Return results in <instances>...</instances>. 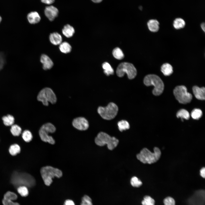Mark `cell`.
<instances>
[{
  "instance_id": "1",
  "label": "cell",
  "mask_w": 205,
  "mask_h": 205,
  "mask_svg": "<svg viewBox=\"0 0 205 205\" xmlns=\"http://www.w3.org/2000/svg\"><path fill=\"white\" fill-rule=\"evenodd\" d=\"M11 182L17 188L20 186L31 187L35 185L36 182L34 177L29 174L15 171L12 174Z\"/></svg>"
},
{
  "instance_id": "2",
  "label": "cell",
  "mask_w": 205,
  "mask_h": 205,
  "mask_svg": "<svg viewBox=\"0 0 205 205\" xmlns=\"http://www.w3.org/2000/svg\"><path fill=\"white\" fill-rule=\"evenodd\" d=\"M154 152L146 148L143 149L136 155L137 159L143 163L151 164L156 162L160 158L161 152L160 149L155 147Z\"/></svg>"
},
{
  "instance_id": "3",
  "label": "cell",
  "mask_w": 205,
  "mask_h": 205,
  "mask_svg": "<svg viewBox=\"0 0 205 205\" xmlns=\"http://www.w3.org/2000/svg\"><path fill=\"white\" fill-rule=\"evenodd\" d=\"M41 175L44 184L47 186H50L53 181L54 177L60 178L62 176L61 170L51 166H46L42 167L40 171Z\"/></svg>"
},
{
  "instance_id": "4",
  "label": "cell",
  "mask_w": 205,
  "mask_h": 205,
  "mask_svg": "<svg viewBox=\"0 0 205 205\" xmlns=\"http://www.w3.org/2000/svg\"><path fill=\"white\" fill-rule=\"evenodd\" d=\"M144 82L147 86L153 85L154 87L152 91L154 95L158 96L162 93L164 88V84L158 76L154 74L148 75L144 78Z\"/></svg>"
},
{
  "instance_id": "5",
  "label": "cell",
  "mask_w": 205,
  "mask_h": 205,
  "mask_svg": "<svg viewBox=\"0 0 205 205\" xmlns=\"http://www.w3.org/2000/svg\"><path fill=\"white\" fill-rule=\"evenodd\" d=\"M95 142L99 146L107 145L108 149L112 150L117 146L119 140L114 137H111L106 133L101 132L95 138Z\"/></svg>"
},
{
  "instance_id": "6",
  "label": "cell",
  "mask_w": 205,
  "mask_h": 205,
  "mask_svg": "<svg viewBox=\"0 0 205 205\" xmlns=\"http://www.w3.org/2000/svg\"><path fill=\"white\" fill-rule=\"evenodd\" d=\"M37 99L45 106L48 105L49 102L54 104L57 101L55 94L53 91L49 87H45L42 89L37 95Z\"/></svg>"
},
{
  "instance_id": "7",
  "label": "cell",
  "mask_w": 205,
  "mask_h": 205,
  "mask_svg": "<svg viewBox=\"0 0 205 205\" xmlns=\"http://www.w3.org/2000/svg\"><path fill=\"white\" fill-rule=\"evenodd\" d=\"M118 111L117 106L114 103L111 102L106 107L99 106L97 111L99 114L104 119L110 120L116 115Z\"/></svg>"
},
{
  "instance_id": "8",
  "label": "cell",
  "mask_w": 205,
  "mask_h": 205,
  "mask_svg": "<svg viewBox=\"0 0 205 205\" xmlns=\"http://www.w3.org/2000/svg\"><path fill=\"white\" fill-rule=\"evenodd\" d=\"M137 70L134 66L132 63L124 62L120 63L117 67L116 73L120 77H123L126 73L130 79L134 78L137 74Z\"/></svg>"
},
{
  "instance_id": "9",
  "label": "cell",
  "mask_w": 205,
  "mask_h": 205,
  "mask_svg": "<svg viewBox=\"0 0 205 205\" xmlns=\"http://www.w3.org/2000/svg\"><path fill=\"white\" fill-rule=\"evenodd\" d=\"M56 130L55 126L52 123H47L43 125L40 128L39 134L41 140L43 142L54 144L55 141L53 137L49 135V133L54 132Z\"/></svg>"
},
{
  "instance_id": "10",
  "label": "cell",
  "mask_w": 205,
  "mask_h": 205,
  "mask_svg": "<svg viewBox=\"0 0 205 205\" xmlns=\"http://www.w3.org/2000/svg\"><path fill=\"white\" fill-rule=\"evenodd\" d=\"M174 94L180 103L185 104L189 103L192 99V96L188 92L186 87L184 86L176 87L173 90Z\"/></svg>"
},
{
  "instance_id": "11",
  "label": "cell",
  "mask_w": 205,
  "mask_h": 205,
  "mask_svg": "<svg viewBox=\"0 0 205 205\" xmlns=\"http://www.w3.org/2000/svg\"><path fill=\"white\" fill-rule=\"evenodd\" d=\"M72 124L74 128L80 130H86L89 127L87 120L83 117H78L74 119Z\"/></svg>"
},
{
  "instance_id": "12",
  "label": "cell",
  "mask_w": 205,
  "mask_h": 205,
  "mask_svg": "<svg viewBox=\"0 0 205 205\" xmlns=\"http://www.w3.org/2000/svg\"><path fill=\"white\" fill-rule=\"evenodd\" d=\"M46 16L50 21H53L59 13L58 9L53 5L46 7L44 11Z\"/></svg>"
},
{
  "instance_id": "13",
  "label": "cell",
  "mask_w": 205,
  "mask_h": 205,
  "mask_svg": "<svg viewBox=\"0 0 205 205\" xmlns=\"http://www.w3.org/2000/svg\"><path fill=\"white\" fill-rule=\"evenodd\" d=\"M40 61L42 64V67L44 70L50 69L53 66V61L46 55L43 54L41 56Z\"/></svg>"
},
{
  "instance_id": "14",
  "label": "cell",
  "mask_w": 205,
  "mask_h": 205,
  "mask_svg": "<svg viewBox=\"0 0 205 205\" xmlns=\"http://www.w3.org/2000/svg\"><path fill=\"white\" fill-rule=\"evenodd\" d=\"M192 91L196 99L200 100H205V89L204 87L200 88L197 86H194L192 88Z\"/></svg>"
},
{
  "instance_id": "15",
  "label": "cell",
  "mask_w": 205,
  "mask_h": 205,
  "mask_svg": "<svg viewBox=\"0 0 205 205\" xmlns=\"http://www.w3.org/2000/svg\"><path fill=\"white\" fill-rule=\"evenodd\" d=\"M27 18L29 23L34 24L38 23L41 20L39 14L36 11L31 12L27 16Z\"/></svg>"
},
{
  "instance_id": "16",
  "label": "cell",
  "mask_w": 205,
  "mask_h": 205,
  "mask_svg": "<svg viewBox=\"0 0 205 205\" xmlns=\"http://www.w3.org/2000/svg\"><path fill=\"white\" fill-rule=\"evenodd\" d=\"M49 38L51 43L55 45H59L62 42V36L57 32H54L50 34Z\"/></svg>"
},
{
  "instance_id": "17",
  "label": "cell",
  "mask_w": 205,
  "mask_h": 205,
  "mask_svg": "<svg viewBox=\"0 0 205 205\" xmlns=\"http://www.w3.org/2000/svg\"><path fill=\"white\" fill-rule=\"evenodd\" d=\"M63 34L66 37L69 38L72 37L75 32L74 28L69 24L65 25L62 30Z\"/></svg>"
},
{
  "instance_id": "18",
  "label": "cell",
  "mask_w": 205,
  "mask_h": 205,
  "mask_svg": "<svg viewBox=\"0 0 205 205\" xmlns=\"http://www.w3.org/2000/svg\"><path fill=\"white\" fill-rule=\"evenodd\" d=\"M147 25L149 30L152 32H156L159 28V23L155 19L149 20L147 22Z\"/></svg>"
},
{
  "instance_id": "19",
  "label": "cell",
  "mask_w": 205,
  "mask_h": 205,
  "mask_svg": "<svg viewBox=\"0 0 205 205\" xmlns=\"http://www.w3.org/2000/svg\"><path fill=\"white\" fill-rule=\"evenodd\" d=\"M161 71L165 76L170 75L173 72V67L171 64L167 63H164L161 66Z\"/></svg>"
},
{
  "instance_id": "20",
  "label": "cell",
  "mask_w": 205,
  "mask_h": 205,
  "mask_svg": "<svg viewBox=\"0 0 205 205\" xmlns=\"http://www.w3.org/2000/svg\"><path fill=\"white\" fill-rule=\"evenodd\" d=\"M59 45V48L62 52L64 54H67L71 52L72 47L68 42H62Z\"/></svg>"
},
{
  "instance_id": "21",
  "label": "cell",
  "mask_w": 205,
  "mask_h": 205,
  "mask_svg": "<svg viewBox=\"0 0 205 205\" xmlns=\"http://www.w3.org/2000/svg\"><path fill=\"white\" fill-rule=\"evenodd\" d=\"M102 67L104 69V72L107 76L113 75L114 70L110 65L107 62H105L102 64Z\"/></svg>"
},
{
  "instance_id": "22",
  "label": "cell",
  "mask_w": 205,
  "mask_h": 205,
  "mask_svg": "<svg viewBox=\"0 0 205 205\" xmlns=\"http://www.w3.org/2000/svg\"><path fill=\"white\" fill-rule=\"evenodd\" d=\"M185 24L184 20L181 18H177L174 21L173 25L176 29H180L184 27Z\"/></svg>"
},
{
  "instance_id": "23",
  "label": "cell",
  "mask_w": 205,
  "mask_h": 205,
  "mask_svg": "<svg viewBox=\"0 0 205 205\" xmlns=\"http://www.w3.org/2000/svg\"><path fill=\"white\" fill-rule=\"evenodd\" d=\"M117 124L119 130L120 132L128 130L130 128L129 123L125 120H122L119 121Z\"/></svg>"
},
{
  "instance_id": "24",
  "label": "cell",
  "mask_w": 205,
  "mask_h": 205,
  "mask_svg": "<svg viewBox=\"0 0 205 205\" xmlns=\"http://www.w3.org/2000/svg\"><path fill=\"white\" fill-rule=\"evenodd\" d=\"M176 116L178 118H181L182 121L183 120V119L188 120L190 118L189 112L184 109H182L179 110Z\"/></svg>"
},
{
  "instance_id": "25",
  "label": "cell",
  "mask_w": 205,
  "mask_h": 205,
  "mask_svg": "<svg viewBox=\"0 0 205 205\" xmlns=\"http://www.w3.org/2000/svg\"><path fill=\"white\" fill-rule=\"evenodd\" d=\"M2 120L4 124L6 126H12L14 122V117L10 115L3 116Z\"/></svg>"
},
{
  "instance_id": "26",
  "label": "cell",
  "mask_w": 205,
  "mask_h": 205,
  "mask_svg": "<svg viewBox=\"0 0 205 205\" xmlns=\"http://www.w3.org/2000/svg\"><path fill=\"white\" fill-rule=\"evenodd\" d=\"M20 151V148L19 146L17 144L11 145L10 147L9 151L10 154L14 156L19 153Z\"/></svg>"
},
{
  "instance_id": "27",
  "label": "cell",
  "mask_w": 205,
  "mask_h": 205,
  "mask_svg": "<svg viewBox=\"0 0 205 205\" xmlns=\"http://www.w3.org/2000/svg\"><path fill=\"white\" fill-rule=\"evenodd\" d=\"M114 57L118 60H122L124 57V54L121 50L119 48H116L112 51Z\"/></svg>"
},
{
  "instance_id": "28",
  "label": "cell",
  "mask_w": 205,
  "mask_h": 205,
  "mask_svg": "<svg viewBox=\"0 0 205 205\" xmlns=\"http://www.w3.org/2000/svg\"><path fill=\"white\" fill-rule=\"evenodd\" d=\"M21 130L20 127L16 124L12 125L10 129L11 133L15 136H19L21 133Z\"/></svg>"
},
{
  "instance_id": "29",
  "label": "cell",
  "mask_w": 205,
  "mask_h": 205,
  "mask_svg": "<svg viewBox=\"0 0 205 205\" xmlns=\"http://www.w3.org/2000/svg\"><path fill=\"white\" fill-rule=\"evenodd\" d=\"M142 205H155V200L150 196H146L144 197L142 202Z\"/></svg>"
},
{
  "instance_id": "30",
  "label": "cell",
  "mask_w": 205,
  "mask_h": 205,
  "mask_svg": "<svg viewBox=\"0 0 205 205\" xmlns=\"http://www.w3.org/2000/svg\"><path fill=\"white\" fill-rule=\"evenodd\" d=\"M17 191L18 193L22 196L25 197L28 194V190L27 187L25 186H20L17 187Z\"/></svg>"
},
{
  "instance_id": "31",
  "label": "cell",
  "mask_w": 205,
  "mask_h": 205,
  "mask_svg": "<svg viewBox=\"0 0 205 205\" xmlns=\"http://www.w3.org/2000/svg\"><path fill=\"white\" fill-rule=\"evenodd\" d=\"M22 137L25 141L28 142H30L32 140V133L29 131L25 130L23 132Z\"/></svg>"
},
{
  "instance_id": "32",
  "label": "cell",
  "mask_w": 205,
  "mask_h": 205,
  "mask_svg": "<svg viewBox=\"0 0 205 205\" xmlns=\"http://www.w3.org/2000/svg\"><path fill=\"white\" fill-rule=\"evenodd\" d=\"M202 112L199 109H195L191 112V115L192 118L194 119L198 120L199 119L202 115Z\"/></svg>"
},
{
  "instance_id": "33",
  "label": "cell",
  "mask_w": 205,
  "mask_h": 205,
  "mask_svg": "<svg viewBox=\"0 0 205 205\" xmlns=\"http://www.w3.org/2000/svg\"><path fill=\"white\" fill-rule=\"evenodd\" d=\"M130 184L134 187H138L142 184V182L137 177L134 176L130 180Z\"/></svg>"
},
{
  "instance_id": "34",
  "label": "cell",
  "mask_w": 205,
  "mask_h": 205,
  "mask_svg": "<svg viewBox=\"0 0 205 205\" xmlns=\"http://www.w3.org/2000/svg\"><path fill=\"white\" fill-rule=\"evenodd\" d=\"M17 198V195L14 192L10 191L7 192L4 195V199L11 200H14Z\"/></svg>"
},
{
  "instance_id": "35",
  "label": "cell",
  "mask_w": 205,
  "mask_h": 205,
  "mask_svg": "<svg viewBox=\"0 0 205 205\" xmlns=\"http://www.w3.org/2000/svg\"><path fill=\"white\" fill-rule=\"evenodd\" d=\"M81 205H93L91 199L87 195L84 196L82 198Z\"/></svg>"
},
{
  "instance_id": "36",
  "label": "cell",
  "mask_w": 205,
  "mask_h": 205,
  "mask_svg": "<svg viewBox=\"0 0 205 205\" xmlns=\"http://www.w3.org/2000/svg\"><path fill=\"white\" fill-rule=\"evenodd\" d=\"M164 203L165 205H175V200L171 197L165 198L164 200Z\"/></svg>"
},
{
  "instance_id": "37",
  "label": "cell",
  "mask_w": 205,
  "mask_h": 205,
  "mask_svg": "<svg viewBox=\"0 0 205 205\" xmlns=\"http://www.w3.org/2000/svg\"><path fill=\"white\" fill-rule=\"evenodd\" d=\"M2 203L3 205H20L19 203L14 202L12 200L3 199Z\"/></svg>"
},
{
  "instance_id": "38",
  "label": "cell",
  "mask_w": 205,
  "mask_h": 205,
  "mask_svg": "<svg viewBox=\"0 0 205 205\" xmlns=\"http://www.w3.org/2000/svg\"><path fill=\"white\" fill-rule=\"evenodd\" d=\"M5 62V56L4 54L0 52V70L2 69Z\"/></svg>"
},
{
  "instance_id": "39",
  "label": "cell",
  "mask_w": 205,
  "mask_h": 205,
  "mask_svg": "<svg viewBox=\"0 0 205 205\" xmlns=\"http://www.w3.org/2000/svg\"><path fill=\"white\" fill-rule=\"evenodd\" d=\"M41 2L45 4L50 5L53 3L55 0H41Z\"/></svg>"
},
{
  "instance_id": "40",
  "label": "cell",
  "mask_w": 205,
  "mask_h": 205,
  "mask_svg": "<svg viewBox=\"0 0 205 205\" xmlns=\"http://www.w3.org/2000/svg\"><path fill=\"white\" fill-rule=\"evenodd\" d=\"M64 205H75L74 202L71 200H67L64 202Z\"/></svg>"
},
{
  "instance_id": "41",
  "label": "cell",
  "mask_w": 205,
  "mask_h": 205,
  "mask_svg": "<svg viewBox=\"0 0 205 205\" xmlns=\"http://www.w3.org/2000/svg\"><path fill=\"white\" fill-rule=\"evenodd\" d=\"M200 176L203 178L205 177V168L204 167H202L200 171Z\"/></svg>"
},
{
  "instance_id": "42",
  "label": "cell",
  "mask_w": 205,
  "mask_h": 205,
  "mask_svg": "<svg viewBox=\"0 0 205 205\" xmlns=\"http://www.w3.org/2000/svg\"><path fill=\"white\" fill-rule=\"evenodd\" d=\"M92 1L96 3H101V2L103 0H91Z\"/></svg>"
},
{
  "instance_id": "43",
  "label": "cell",
  "mask_w": 205,
  "mask_h": 205,
  "mask_svg": "<svg viewBox=\"0 0 205 205\" xmlns=\"http://www.w3.org/2000/svg\"><path fill=\"white\" fill-rule=\"evenodd\" d=\"M201 26L202 30L204 31V32H205V23H202L201 24Z\"/></svg>"
},
{
  "instance_id": "44",
  "label": "cell",
  "mask_w": 205,
  "mask_h": 205,
  "mask_svg": "<svg viewBox=\"0 0 205 205\" xmlns=\"http://www.w3.org/2000/svg\"><path fill=\"white\" fill-rule=\"evenodd\" d=\"M1 20H2V18L0 16V23L1 22Z\"/></svg>"
}]
</instances>
